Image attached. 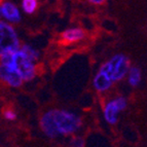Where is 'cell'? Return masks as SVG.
<instances>
[{
    "label": "cell",
    "instance_id": "cell-2",
    "mask_svg": "<svg viewBox=\"0 0 147 147\" xmlns=\"http://www.w3.org/2000/svg\"><path fill=\"white\" fill-rule=\"evenodd\" d=\"M0 62L10 65L16 70V72L22 77L24 82L33 80L38 73L37 63L33 61L21 49L10 55L1 57Z\"/></svg>",
    "mask_w": 147,
    "mask_h": 147
},
{
    "label": "cell",
    "instance_id": "cell-9",
    "mask_svg": "<svg viewBox=\"0 0 147 147\" xmlns=\"http://www.w3.org/2000/svg\"><path fill=\"white\" fill-rule=\"evenodd\" d=\"M86 37V32L81 27H69L62 31L60 40L65 44H75L84 41Z\"/></svg>",
    "mask_w": 147,
    "mask_h": 147
},
{
    "label": "cell",
    "instance_id": "cell-4",
    "mask_svg": "<svg viewBox=\"0 0 147 147\" xmlns=\"http://www.w3.org/2000/svg\"><path fill=\"white\" fill-rule=\"evenodd\" d=\"M21 44L15 27L0 20V58L20 49Z\"/></svg>",
    "mask_w": 147,
    "mask_h": 147
},
{
    "label": "cell",
    "instance_id": "cell-5",
    "mask_svg": "<svg viewBox=\"0 0 147 147\" xmlns=\"http://www.w3.org/2000/svg\"><path fill=\"white\" fill-rule=\"evenodd\" d=\"M127 107V99L125 96H114L104 102L102 108V115L109 125H117L120 113Z\"/></svg>",
    "mask_w": 147,
    "mask_h": 147
},
{
    "label": "cell",
    "instance_id": "cell-6",
    "mask_svg": "<svg viewBox=\"0 0 147 147\" xmlns=\"http://www.w3.org/2000/svg\"><path fill=\"white\" fill-rule=\"evenodd\" d=\"M1 8V18L4 22L8 23L10 25H13L20 23L22 20V10L20 6H18L12 1H2L0 3Z\"/></svg>",
    "mask_w": 147,
    "mask_h": 147
},
{
    "label": "cell",
    "instance_id": "cell-11",
    "mask_svg": "<svg viewBox=\"0 0 147 147\" xmlns=\"http://www.w3.org/2000/svg\"><path fill=\"white\" fill-rule=\"evenodd\" d=\"M39 6V2L37 0H23L21 2V10L26 15H33Z\"/></svg>",
    "mask_w": 147,
    "mask_h": 147
},
{
    "label": "cell",
    "instance_id": "cell-13",
    "mask_svg": "<svg viewBox=\"0 0 147 147\" xmlns=\"http://www.w3.org/2000/svg\"><path fill=\"white\" fill-rule=\"evenodd\" d=\"M69 146L70 147H86V140L80 135H74L70 138L69 141Z\"/></svg>",
    "mask_w": 147,
    "mask_h": 147
},
{
    "label": "cell",
    "instance_id": "cell-1",
    "mask_svg": "<svg viewBox=\"0 0 147 147\" xmlns=\"http://www.w3.org/2000/svg\"><path fill=\"white\" fill-rule=\"evenodd\" d=\"M84 120L78 113L64 108H51L40 116L39 127L49 139L77 135Z\"/></svg>",
    "mask_w": 147,
    "mask_h": 147
},
{
    "label": "cell",
    "instance_id": "cell-15",
    "mask_svg": "<svg viewBox=\"0 0 147 147\" xmlns=\"http://www.w3.org/2000/svg\"><path fill=\"white\" fill-rule=\"evenodd\" d=\"M88 2L93 5H102L104 3H106V1L105 0H88Z\"/></svg>",
    "mask_w": 147,
    "mask_h": 147
},
{
    "label": "cell",
    "instance_id": "cell-7",
    "mask_svg": "<svg viewBox=\"0 0 147 147\" xmlns=\"http://www.w3.org/2000/svg\"><path fill=\"white\" fill-rule=\"evenodd\" d=\"M0 80L10 88H18L23 86L24 81L22 77L16 72L10 65L0 62Z\"/></svg>",
    "mask_w": 147,
    "mask_h": 147
},
{
    "label": "cell",
    "instance_id": "cell-12",
    "mask_svg": "<svg viewBox=\"0 0 147 147\" xmlns=\"http://www.w3.org/2000/svg\"><path fill=\"white\" fill-rule=\"evenodd\" d=\"M20 49H22V51H24V52L26 53V54H27L28 56L33 60V61L36 62V63L38 62V60L40 59V52L36 49V47H34L33 45H31V44L23 43V44H21Z\"/></svg>",
    "mask_w": 147,
    "mask_h": 147
},
{
    "label": "cell",
    "instance_id": "cell-14",
    "mask_svg": "<svg viewBox=\"0 0 147 147\" xmlns=\"http://www.w3.org/2000/svg\"><path fill=\"white\" fill-rule=\"evenodd\" d=\"M3 116L6 120H9V121H13V120L17 119V113L16 111H13L10 108H7L3 111Z\"/></svg>",
    "mask_w": 147,
    "mask_h": 147
},
{
    "label": "cell",
    "instance_id": "cell-10",
    "mask_svg": "<svg viewBox=\"0 0 147 147\" xmlns=\"http://www.w3.org/2000/svg\"><path fill=\"white\" fill-rule=\"evenodd\" d=\"M125 80L127 84L131 88H137L140 86L141 81H142V71L138 66H131L129 69L127 76H125Z\"/></svg>",
    "mask_w": 147,
    "mask_h": 147
},
{
    "label": "cell",
    "instance_id": "cell-8",
    "mask_svg": "<svg viewBox=\"0 0 147 147\" xmlns=\"http://www.w3.org/2000/svg\"><path fill=\"white\" fill-rule=\"evenodd\" d=\"M92 86H93L94 91L96 93H98L99 95H105V94L109 93L111 91L114 84L109 78V76L102 69L99 68L93 77Z\"/></svg>",
    "mask_w": 147,
    "mask_h": 147
},
{
    "label": "cell",
    "instance_id": "cell-3",
    "mask_svg": "<svg viewBox=\"0 0 147 147\" xmlns=\"http://www.w3.org/2000/svg\"><path fill=\"white\" fill-rule=\"evenodd\" d=\"M131 66L132 65L129 57L125 54L118 53L110 57L99 68L102 69L115 84L125 80Z\"/></svg>",
    "mask_w": 147,
    "mask_h": 147
},
{
    "label": "cell",
    "instance_id": "cell-16",
    "mask_svg": "<svg viewBox=\"0 0 147 147\" xmlns=\"http://www.w3.org/2000/svg\"><path fill=\"white\" fill-rule=\"evenodd\" d=\"M0 18H1V8H0Z\"/></svg>",
    "mask_w": 147,
    "mask_h": 147
}]
</instances>
